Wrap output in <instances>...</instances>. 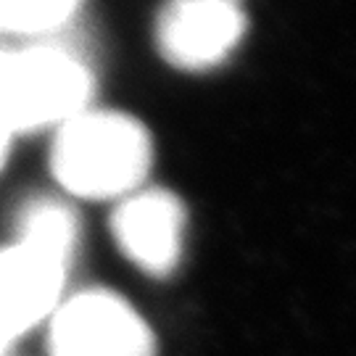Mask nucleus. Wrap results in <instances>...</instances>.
<instances>
[{"instance_id": "obj_7", "label": "nucleus", "mask_w": 356, "mask_h": 356, "mask_svg": "<svg viewBox=\"0 0 356 356\" xmlns=\"http://www.w3.org/2000/svg\"><path fill=\"white\" fill-rule=\"evenodd\" d=\"M13 238L38 245L72 267L79 227H76L74 211L66 204L56 201V198H32L16 214V235Z\"/></svg>"}, {"instance_id": "obj_3", "label": "nucleus", "mask_w": 356, "mask_h": 356, "mask_svg": "<svg viewBox=\"0 0 356 356\" xmlns=\"http://www.w3.org/2000/svg\"><path fill=\"white\" fill-rule=\"evenodd\" d=\"M51 356H156L145 319L111 291H82L56 306Z\"/></svg>"}, {"instance_id": "obj_9", "label": "nucleus", "mask_w": 356, "mask_h": 356, "mask_svg": "<svg viewBox=\"0 0 356 356\" xmlns=\"http://www.w3.org/2000/svg\"><path fill=\"white\" fill-rule=\"evenodd\" d=\"M13 138H16V129H13V124H11L8 106H6V98H3V82H0V169H3L6 159H8Z\"/></svg>"}, {"instance_id": "obj_1", "label": "nucleus", "mask_w": 356, "mask_h": 356, "mask_svg": "<svg viewBox=\"0 0 356 356\" xmlns=\"http://www.w3.org/2000/svg\"><path fill=\"white\" fill-rule=\"evenodd\" d=\"M74 24L40 38L0 40V82L16 135L58 127L85 111L92 72L76 40Z\"/></svg>"}, {"instance_id": "obj_2", "label": "nucleus", "mask_w": 356, "mask_h": 356, "mask_svg": "<svg viewBox=\"0 0 356 356\" xmlns=\"http://www.w3.org/2000/svg\"><path fill=\"white\" fill-rule=\"evenodd\" d=\"M153 161L148 129L122 111H79L58 124L51 169L79 198H122L143 185Z\"/></svg>"}, {"instance_id": "obj_8", "label": "nucleus", "mask_w": 356, "mask_h": 356, "mask_svg": "<svg viewBox=\"0 0 356 356\" xmlns=\"http://www.w3.org/2000/svg\"><path fill=\"white\" fill-rule=\"evenodd\" d=\"M85 0H0V40L53 35L76 22Z\"/></svg>"}, {"instance_id": "obj_4", "label": "nucleus", "mask_w": 356, "mask_h": 356, "mask_svg": "<svg viewBox=\"0 0 356 356\" xmlns=\"http://www.w3.org/2000/svg\"><path fill=\"white\" fill-rule=\"evenodd\" d=\"M245 0H164L156 13V51L179 72L225 64L245 38Z\"/></svg>"}, {"instance_id": "obj_10", "label": "nucleus", "mask_w": 356, "mask_h": 356, "mask_svg": "<svg viewBox=\"0 0 356 356\" xmlns=\"http://www.w3.org/2000/svg\"><path fill=\"white\" fill-rule=\"evenodd\" d=\"M0 356H11V348H6V346H0Z\"/></svg>"}, {"instance_id": "obj_11", "label": "nucleus", "mask_w": 356, "mask_h": 356, "mask_svg": "<svg viewBox=\"0 0 356 356\" xmlns=\"http://www.w3.org/2000/svg\"><path fill=\"white\" fill-rule=\"evenodd\" d=\"M6 348H8V346H6Z\"/></svg>"}, {"instance_id": "obj_5", "label": "nucleus", "mask_w": 356, "mask_h": 356, "mask_svg": "<svg viewBox=\"0 0 356 356\" xmlns=\"http://www.w3.org/2000/svg\"><path fill=\"white\" fill-rule=\"evenodd\" d=\"M69 264L38 245L13 238L0 245V346L51 317L61 304Z\"/></svg>"}, {"instance_id": "obj_6", "label": "nucleus", "mask_w": 356, "mask_h": 356, "mask_svg": "<svg viewBox=\"0 0 356 356\" xmlns=\"http://www.w3.org/2000/svg\"><path fill=\"white\" fill-rule=\"evenodd\" d=\"M114 241L151 277L172 275L185 243V206L164 188L129 193L111 219Z\"/></svg>"}]
</instances>
